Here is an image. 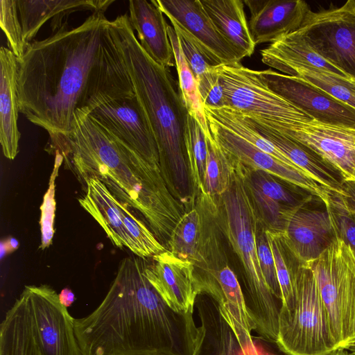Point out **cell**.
<instances>
[{
    "label": "cell",
    "instance_id": "cell-22",
    "mask_svg": "<svg viewBox=\"0 0 355 355\" xmlns=\"http://www.w3.org/2000/svg\"><path fill=\"white\" fill-rule=\"evenodd\" d=\"M128 17L146 53L158 64L168 68L173 67L175 59L168 35V24L157 0L129 1Z\"/></svg>",
    "mask_w": 355,
    "mask_h": 355
},
{
    "label": "cell",
    "instance_id": "cell-14",
    "mask_svg": "<svg viewBox=\"0 0 355 355\" xmlns=\"http://www.w3.org/2000/svg\"><path fill=\"white\" fill-rule=\"evenodd\" d=\"M267 85L313 119L355 129V108L300 78L272 69L259 71Z\"/></svg>",
    "mask_w": 355,
    "mask_h": 355
},
{
    "label": "cell",
    "instance_id": "cell-13",
    "mask_svg": "<svg viewBox=\"0 0 355 355\" xmlns=\"http://www.w3.org/2000/svg\"><path fill=\"white\" fill-rule=\"evenodd\" d=\"M87 110L117 139L151 164L160 167L158 146L136 94L111 99Z\"/></svg>",
    "mask_w": 355,
    "mask_h": 355
},
{
    "label": "cell",
    "instance_id": "cell-15",
    "mask_svg": "<svg viewBox=\"0 0 355 355\" xmlns=\"http://www.w3.org/2000/svg\"><path fill=\"white\" fill-rule=\"evenodd\" d=\"M276 131L311 150L338 170L344 181L354 180L355 129L313 119Z\"/></svg>",
    "mask_w": 355,
    "mask_h": 355
},
{
    "label": "cell",
    "instance_id": "cell-30",
    "mask_svg": "<svg viewBox=\"0 0 355 355\" xmlns=\"http://www.w3.org/2000/svg\"><path fill=\"white\" fill-rule=\"evenodd\" d=\"M204 107L207 119H211L226 128L257 148L273 156L282 162L300 171L283 153L270 141L264 138L239 112L227 107L221 108Z\"/></svg>",
    "mask_w": 355,
    "mask_h": 355
},
{
    "label": "cell",
    "instance_id": "cell-3",
    "mask_svg": "<svg viewBox=\"0 0 355 355\" xmlns=\"http://www.w3.org/2000/svg\"><path fill=\"white\" fill-rule=\"evenodd\" d=\"M49 139L50 149L63 156L80 180L98 178L166 247L186 211L159 166L151 164L114 136L87 107L76 111L69 133L49 135Z\"/></svg>",
    "mask_w": 355,
    "mask_h": 355
},
{
    "label": "cell",
    "instance_id": "cell-38",
    "mask_svg": "<svg viewBox=\"0 0 355 355\" xmlns=\"http://www.w3.org/2000/svg\"><path fill=\"white\" fill-rule=\"evenodd\" d=\"M257 257L263 278L272 293L282 300L274 256L266 228L260 223L256 234Z\"/></svg>",
    "mask_w": 355,
    "mask_h": 355
},
{
    "label": "cell",
    "instance_id": "cell-29",
    "mask_svg": "<svg viewBox=\"0 0 355 355\" xmlns=\"http://www.w3.org/2000/svg\"><path fill=\"white\" fill-rule=\"evenodd\" d=\"M167 31L174 54L175 65L178 77V88L182 101L189 114L198 121L205 136H209L211 132L196 78L184 56L173 27L168 25Z\"/></svg>",
    "mask_w": 355,
    "mask_h": 355
},
{
    "label": "cell",
    "instance_id": "cell-34",
    "mask_svg": "<svg viewBox=\"0 0 355 355\" xmlns=\"http://www.w3.org/2000/svg\"><path fill=\"white\" fill-rule=\"evenodd\" d=\"M287 75L297 77L355 108V80L310 67L293 68Z\"/></svg>",
    "mask_w": 355,
    "mask_h": 355
},
{
    "label": "cell",
    "instance_id": "cell-11",
    "mask_svg": "<svg viewBox=\"0 0 355 355\" xmlns=\"http://www.w3.org/2000/svg\"><path fill=\"white\" fill-rule=\"evenodd\" d=\"M318 55L355 80V0L307 12L295 31Z\"/></svg>",
    "mask_w": 355,
    "mask_h": 355
},
{
    "label": "cell",
    "instance_id": "cell-39",
    "mask_svg": "<svg viewBox=\"0 0 355 355\" xmlns=\"http://www.w3.org/2000/svg\"><path fill=\"white\" fill-rule=\"evenodd\" d=\"M169 20L179 39L184 56L197 80L209 72L214 67L211 65L188 33L175 21Z\"/></svg>",
    "mask_w": 355,
    "mask_h": 355
},
{
    "label": "cell",
    "instance_id": "cell-35",
    "mask_svg": "<svg viewBox=\"0 0 355 355\" xmlns=\"http://www.w3.org/2000/svg\"><path fill=\"white\" fill-rule=\"evenodd\" d=\"M0 26L6 36L8 49L17 59H20L26 51L27 44L23 37L17 1H0Z\"/></svg>",
    "mask_w": 355,
    "mask_h": 355
},
{
    "label": "cell",
    "instance_id": "cell-36",
    "mask_svg": "<svg viewBox=\"0 0 355 355\" xmlns=\"http://www.w3.org/2000/svg\"><path fill=\"white\" fill-rule=\"evenodd\" d=\"M324 203L336 236L343 241L355 255V220L344 205L341 196L331 192Z\"/></svg>",
    "mask_w": 355,
    "mask_h": 355
},
{
    "label": "cell",
    "instance_id": "cell-31",
    "mask_svg": "<svg viewBox=\"0 0 355 355\" xmlns=\"http://www.w3.org/2000/svg\"><path fill=\"white\" fill-rule=\"evenodd\" d=\"M246 180L260 192L288 209L302 205L317 198L304 189L294 186H286L275 179V176L243 164Z\"/></svg>",
    "mask_w": 355,
    "mask_h": 355
},
{
    "label": "cell",
    "instance_id": "cell-32",
    "mask_svg": "<svg viewBox=\"0 0 355 355\" xmlns=\"http://www.w3.org/2000/svg\"><path fill=\"white\" fill-rule=\"evenodd\" d=\"M206 139L208 153L202 191L217 198L229 187L234 162L214 140L211 134Z\"/></svg>",
    "mask_w": 355,
    "mask_h": 355
},
{
    "label": "cell",
    "instance_id": "cell-1",
    "mask_svg": "<svg viewBox=\"0 0 355 355\" xmlns=\"http://www.w3.org/2000/svg\"><path fill=\"white\" fill-rule=\"evenodd\" d=\"M17 60L19 112L49 135L69 133L78 110L135 94L104 11L28 44Z\"/></svg>",
    "mask_w": 355,
    "mask_h": 355
},
{
    "label": "cell",
    "instance_id": "cell-12",
    "mask_svg": "<svg viewBox=\"0 0 355 355\" xmlns=\"http://www.w3.org/2000/svg\"><path fill=\"white\" fill-rule=\"evenodd\" d=\"M37 338L45 355H83L74 330V318L49 285L26 286Z\"/></svg>",
    "mask_w": 355,
    "mask_h": 355
},
{
    "label": "cell",
    "instance_id": "cell-43",
    "mask_svg": "<svg viewBox=\"0 0 355 355\" xmlns=\"http://www.w3.org/2000/svg\"><path fill=\"white\" fill-rule=\"evenodd\" d=\"M5 243L7 248L8 253L13 252L14 250H17L19 247L18 241L13 237H10L9 239H8L5 241Z\"/></svg>",
    "mask_w": 355,
    "mask_h": 355
},
{
    "label": "cell",
    "instance_id": "cell-46",
    "mask_svg": "<svg viewBox=\"0 0 355 355\" xmlns=\"http://www.w3.org/2000/svg\"><path fill=\"white\" fill-rule=\"evenodd\" d=\"M351 355H355V342L347 349Z\"/></svg>",
    "mask_w": 355,
    "mask_h": 355
},
{
    "label": "cell",
    "instance_id": "cell-10",
    "mask_svg": "<svg viewBox=\"0 0 355 355\" xmlns=\"http://www.w3.org/2000/svg\"><path fill=\"white\" fill-rule=\"evenodd\" d=\"M84 182L86 194L78 202L115 246L126 248L141 258H150L166 250L148 226L114 197L101 181L90 178Z\"/></svg>",
    "mask_w": 355,
    "mask_h": 355
},
{
    "label": "cell",
    "instance_id": "cell-18",
    "mask_svg": "<svg viewBox=\"0 0 355 355\" xmlns=\"http://www.w3.org/2000/svg\"><path fill=\"white\" fill-rule=\"evenodd\" d=\"M150 258L144 275L164 302L178 313L193 311L199 293L193 264L167 249Z\"/></svg>",
    "mask_w": 355,
    "mask_h": 355
},
{
    "label": "cell",
    "instance_id": "cell-16",
    "mask_svg": "<svg viewBox=\"0 0 355 355\" xmlns=\"http://www.w3.org/2000/svg\"><path fill=\"white\" fill-rule=\"evenodd\" d=\"M210 132L218 145L233 159L254 170L268 173L326 201L331 191L302 171L262 151L216 122L207 119Z\"/></svg>",
    "mask_w": 355,
    "mask_h": 355
},
{
    "label": "cell",
    "instance_id": "cell-4",
    "mask_svg": "<svg viewBox=\"0 0 355 355\" xmlns=\"http://www.w3.org/2000/svg\"><path fill=\"white\" fill-rule=\"evenodd\" d=\"M110 29L155 138L164 179L182 204L191 207L185 146L189 113L176 82L168 67L154 61L141 46L126 14L110 21Z\"/></svg>",
    "mask_w": 355,
    "mask_h": 355
},
{
    "label": "cell",
    "instance_id": "cell-8",
    "mask_svg": "<svg viewBox=\"0 0 355 355\" xmlns=\"http://www.w3.org/2000/svg\"><path fill=\"white\" fill-rule=\"evenodd\" d=\"M277 343L289 355H331L339 350L315 279L306 265L298 277L294 309L281 310Z\"/></svg>",
    "mask_w": 355,
    "mask_h": 355
},
{
    "label": "cell",
    "instance_id": "cell-42",
    "mask_svg": "<svg viewBox=\"0 0 355 355\" xmlns=\"http://www.w3.org/2000/svg\"><path fill=\"white\" fill-rule=\"evenodd\" d=\"M58 297L60 303L67 308L71 306L75 300L73 293L68 288L62 289L60 294H58Z\"/></svg>",
    "mask_w": 355,
    "mask_h": 355
},
{
    "label": "cell",
    "instance_id": "cell-27",
    "mask_svg": "<svg viewBox=\"0 0 355 355\" xmlns=\"http://www.w3.org/2000/svg\"><path fill=\"white\" fill-rule=\"evenodd\" d=\"M0 327V355H45L33 328L24 290L7 311Z\"/></svg>",
    "mask_w": 355,
    "mask_h": 355
},
{
    "label": "cell",
    "instance_id": "cell-6",
    "mask_svg": "<svg viewBox=\"0 0 355 355\" xmlns=\"http://www.w3.org/2000/svg\"><path fill=\"white\" fill-rule=\"evenodd\" d=\"M217 199L201 191L172 231L166 249L194 267L199 294H208L227 266Z\"/></svg>",
    "mask_w": 355,
    "mask_h": 355
},
{
    "label": "cell",
    "instance_id": "cell-44",
    "mask_svg": "<svg viewBox=\"0 0 355 355\" xmlns=\"http://www.w3.org/2000/svg\"><path fill=\"white\" fill-rule=\"evenodd\" d=\"M0 257L1 259L3 258V257L8 253L7 248L5 243V241H1L0 244Z\"/></svg>",
    "mask_w": 355,
    "mask_h": 355
},
{
    "label": "cell",
    "instance_id": "cell-41",
    "mask_svg": "<svg viewBox=\"0 0 355 355\" xmlns=\"http://www.w3.org/2000/svg\"><path fill=\"white\" fill-rule=\"evenodd\" d=\"M346 208L355 220V180H345L343 195H340Z\"/></svg>",
    "mask_w": 355,
    "mask_h": 355
},
{
    "label": "cell",
    "instance_id": "cell-2",
    "mask_svg": "<svg viewBox=\"0 0 355 355\" xmlns=\"http://www.w3.org/2000/svg\"><path fill=\"white\" fill-rule=\"evenodd\" d=\"M145 258L125 257L105 298L74 319L83 355H192L193 311L171 309L144 275Z\"/></svg>",
    "mask_w": 355,
    "mask_h": 355
},
{
    "label": "cell",
    "instance_id": "cell-45",
    "mask_svg": "<svg viewBox=\"0 0 355 355\" xmlns=\"http://www.w3.org/2000/svg\"><path fill=\"white\" fill-rule=\"evenodd\" d=\"M331 355H351L346 349H340L332 354Z\"/></svg>",
    "mask_w": 355,
    "mask_h": 355
},
{
    "label": "cell",
    "instance_id": "cell-5",
    "mask_svg": "<svg viewBox=\"0 0 355 355\" xmlns=\"http://www.w3.org/2000/svg\"><path fill=\"white\" fill-rule=\"evenodd\" d=\"M233 159L229 187L216 198L220 226L243 266L242 293L253 330L277 343L283 302L270 291L261 271L256 244L260 223L246 187L243 164Z\"/></svg>",
    "mask_w": 355,
    "mask_h": 355
},
{
    "label": "cell",
    "instance_id": "cell-23",
    "mask_svg": "<svg viewBox=\"0 0 355 355\" xmlns=\"http://www.w3.org/2000/svg\"><path fill=\"white\" fill-rule=\"evenodd\" d=\"M244 116L264 138L276 146L304 173L329 191L343 195L344 179L334 167L302 144L258 120Z\"/></svg>",
    "mask_w": 355,
    "mask_h": 355
},
{
    "label": "cell",
    "instance_id": "cell-33",
    "mask_svg": "<svg viewBox=\"0 0 355 355\" xmlns=\"http://www.w3.org/2000/svg\"><path fill=\"white\" fill-rule=\"evenodd\" d=\"M187 166L194 202L203 190V182L207 158V144L205 132L198 121L188 115L185 136Z\"/></svg>",
    "mask_w": 355,
    "mask_h": 355
},
{
    "label": "cell",
    "instance_id": "cell-25",
    "mask_svg": "<svg viewBox=\"0 0 355 355\" xmlns=\"http://www.w3.org/2000/svg\"><path fill=\"white\" fill-rule=\"evenodd\" d=\"M17 60L8 48L0 49V143L6 157L14 159L19 152L20 132L17 88Z\"/></svg>",
    "mask_w": 355,
    "mask_h": 355
},
{
    "label": "cell",
    "instance_id": "cell-9",
    "mask_svg": "<svg viewBox=\"0 0 355 355\" xmlns=\"http://www.w3.org/2000/svg\"><path fill=\"white\" fill-rule=\"evenodd\" d=\"M222 85L225 107L261 121L275 130L313 120L272 91L259 71L241 62L214 67Z\"/></svg>",
    "mask_w": 355,
    "mask_h": 355
},
{
    "label": "cell",
    "instance_id": "cell-7",
    "mask_svg": "<svg viewBox=\"0 0 355 355\" xmlns=\"http://www.w3.org/2000/svg\"><path fill=\"white\" fill-rule=\"evenodd\" d=\"M306 266L315 279L336 345L347 349L355 342V255L336 236Z\"/></svg>",
    "mask_w": 355,
    "mask_h": 355
},
{
    "label": "cell",
    "instance_id": "cell-21",
    "mask_svg": "<svg viewBox=\"0 0 355 355\" xmlns=\"http://www.w3.org/2000/svg\"><path fill=\"white\" fill-rule=\"evenodd\" d=\"M195 306L200 326L192 355H248L211 297L198 295ZM277 348V345L273 344L265 355H271Z\"/></svg>",
    "mask_w": 355,
    "mask_h": 355
},
{
    "label": "cell",
    "instance_id": "cell-26",
    "mask_svg": "<svg viewBox=\"0 0 355 355\" xmlns=\"http://www.w3.org/2000/svg\"><path fill=\"white\" fill-rule=\"evenodd\" d=\"M206 13L221 36L240 58L250 57L256 44L241 0H200Z\"/></svg>",
    "mask_w": 355,
    "mask_h": 355
},
{
    "label": "cell",
    "instance_id": "cell-17",
    "mask_svg": "<svg viewBox=\"0 0 355 355\" xmlns=\"http://www.w3.org/2000/svg\"><path fill=\"white\" fill-rule=\"evenodd\" d=\"M162 12L191 36L213 67L240 62L241 59L221 36L200 0H157Z\"/></svg>",
    "mask_w": 355,
    "mask_h": 355
},
{
    "label": "cell",
    "instance_id": "cell-20",
    "mask_svg": "<svg viewBox=\"0 0 355 355\" xmlns=\"http://www.w3.org/2000/svg\"><path fill=\"white\" fill-rule=\"evenodd\" d=\"M248 25L256 45L272 43L297 31L310 10L302 0H244Z\"/></svg>",
    "mask_w": 355,
    "mask_h": 355
},
{
    "label": "cell",
    "instance_id": "cell-24",
    "mask_svg": "<svg viewBox=\"0 0 355 355\" xmlns=\"http://www.w3.org/2000/svg\"><path fill=\"white\" fill-rule=\"evenodd\" d=\"M114 0H17L24 42L28 45L40 28L52 19V30H59L64 17L83 10L104 11ZM57 30V31H58Z\"/></svg>",
    "mask_w": 355,
    "mask_h": 355
},
{
    "label": "cell",
    "instance_id": "cell-19",
    "mask_svg": "<svg viewBox=\"0 0 355 355\" xmlns=\"http://www.w3.org/2000/svg\"><path fill=\"white\" fill-rule=\"evenodd\" d=\"M312 200L288 213L281 234L288 247L305 263L318 258L336 238L326 206L323 209L312 208Z\"/></svg>",
    "mask_w": 355,
    "mask_h": 355
},
{
    "label": "cell",
    "instance_id": "cell-37",
    "mask_svg": "<svg viewBox=\"0 0 355 355\" xmlns=\"http://www.w3.org/2000/svg\"><path fill=\"white\" fill-rule=\"evenodd\" d=\"M55 152V165L50 178L49 187L44 196L43 203L40 207L41 218L40 224L42 233L40 248L42 250L49 247L52 243L54 234L53 223L55 211V180L58 175L59 167L64 159L63 156L58 151Z\"/></svg>",
    "mask_w": 355,
    "mask_h": 355
},
{
    "label": "cell",
    "instance_id": "cell-47",
    "mask_svg": "<svg viewBox=\"0 0 355 355\" xmlns=\"http://www.w3.org/2000/svg\"><path fill=\"white\" fill-rule=\"evenodd\" d=\"M354 180H355V169H354Z\"/></svg>",
    "mask_w": 355,
    "mask_h": 355
},
{
    "label": "cell",
    "instance_id": "cell-28",
    "mask_svg": "<svg viewBox=\"0 0 355 355\" xmlns=\"http://www.w3.org/2000/svg\"><path fill=\"white\" fill-rule=\"evenodd\" d=\"M266 232L274 256L277 277L282 296V310L291 311L297 300L298 277L306 263L288 247L281 234L272 233L267 230Z\"/></svg>",
    "mask_w": 355,
    "mask_h": 355
},
{
    "label": "cell",
    "instance_id": "cell-40",
    "mask_svg": "<svg viewBox=\"0 0 355 355\" xmlns=\"http://www.w3.org/2000/svg\"><path fill=\"white\" fill-rule=\"evenodd\" d=\"M214 67L204 76L197 80L198 87L204 106L211 108H221L225 107L224 93Z\"/></svg>",
    "mask_w": 355,
    "mask_h": 355
}]
</instances>
